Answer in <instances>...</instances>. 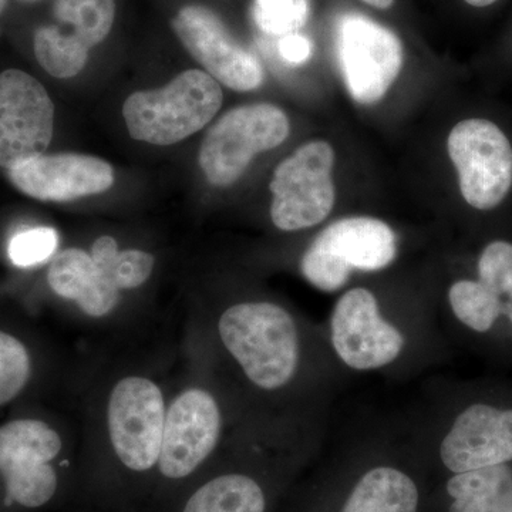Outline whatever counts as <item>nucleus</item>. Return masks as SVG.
Returning a JSON list of instances; mask_svg holds the SVG:
<instances>
[{"label":"nucleus","instance_id":"5701e85b","mask_svg":"<svg viewBox=\"0 0 512 512\" xmlns=\"http://www.w3.org/2000/svg\"><path fill=\"white\" fill-rule=\"evenodd\" d=\"M311 15L309 0H255L254 18L262 32L272 36L298 33Z\"/></svg>","mask_w":512,"mask_h":512},{"label":"nucleus","instance_id":"f03ea898","mask_svg":"<svg viewBox=\"0 0 512 512\" xmlns=\"http://www.w3.org/2000/svg\"><path fill=\"white\" fill-rule=\"evenodd\" d=\"M222 348L255 390L295 394L308 409H325L339 372L320 325L265 299L232 303L217 323Z\"/></svg>","mask_w":512,"mask_h":512},{"label":"nucleus","instance_id":"dca6fc26","mask_svg":"<svg viewBox=\"0 0 512 512\" xmlns=\"http://www.w3.org/2000/svg\"><path fill=\"white\" fill-rule=\"evenodd\" d=\"M8 174L20 192L40 201H73L101 194L114 184L113 167L84 154H42L13 165Z\"/></svg>","mask_w":512,"mask_h":512},{"label":"nucleus","instance_id":"b1692460","mask_svg":"<svg viewBox=\"0 0 512 512\" xmlns=\"http://www.w3.org/2000/svg\"><path fill=\"white\" fill-rule=\"evenodd\" d=\"M32 362L19 339L0 332V406L9 403L28 384Z\"/></svg>","mask_w":512,"mask_h":512},{"label":"nucleus","instance_id":"bb28decb","mask_svg":"<svg viewBox=\"0 0 512 512\" xmlns=\"http://www.w3.org/2000/svg\"><path fill=\"white\" fill-rule=\"evenodd\" d=\"M279 53L288 63L302 64L311 59L312 45L305 36L292 33V35L282 37L281 43H279Z\"/></svg>","mask_w":512,"mask_h":512},{"label":"nucleus","instance_id":"aec40b11","mask_svg":"<svg viewBox=\"0 0 512 512\" xmlns=\"http://www.w3.org/2000/svg\"><path fill=\"white\" fill-rule=\"evenodd\" d=\"M266 494L256 478L225 473L201 485L183 512H265Z\"/></svg>","mask_w":512,"mask_h":512},{"label":"nucleus","instance_id":"7ed1b4c3","mask_svg":"<svg viewBox=\"0 0 512 512\" xmlns=\"http://www.w3.org/2000/svg\"><path fill=\"white\" fill-rule=\"evenodd\" d=\"M410 434L448 476L512 463V382L443 384Z\"/></svg>","mask_w":512,"mask_h":512},{"label":"nucleus","instance_id":"f257e3e1","mask_svg":"<svg viewBox=\"0 0 512 512\" xmlns=\"http://www.w3.org/2000/svg\"><path fill=\"white\" fill-rule=\"evenodd\" d=\"M320 329L342 375L403 379L450 355V339L434 305L394 302L366 285L340 293Z\"/></svg>","mask_w":512,"mask_h":512},{"label":"nucleus","instance_id":"6e6552de","mask_svg":"<svg viewBox=\"0 0 512 512\" xmlns=\"http://www.w3.org/2000/svg\"><path fill=\"white\" fill-rule=\"evenodd\" d=\"M333 164V147L316 140L303 144L276 167L269 188L271 220L279 231H305L329 217L336 200Z\"/></svg>","mask_w":512,"mask_h":512},{"label":"nucleus","instance_id":"20e7f679","mask_svg":"<svg viewBox=\"0 0 512 512\" xmlns=\"http://www.w3.org/2000/svg\"><path fill=\"white\" fill-rule=\"evenodd\" d=\"M448 339L495 362L512 363V241L491 239L473 276H458L441 301Z\"/></svg>","mask_w":512,"mask_h":512},{"label":"nucleus","instance_id":"f3484780","mask_svg":"<svg viewBox=\"0 0 512 512\" xmlns=\"http://www.w3.org/2000/svg\"><path fill=\"white\" fill-rule=\"evenodd\" d=\"M47 281L56 295L76 302L92 318L109 315L120 301V289L111 275L83 249L60 252L50 265Z\"/></svg>","mask_w":512,"mask_h":512},{"label":"nucleus","instance_id":"c85d7f7f","mask_svg":"<svg viewBox=\"0 0 512 512\" xmlns=\"http://www.w3.org/2000/svg\"><path fill=\"white\" fill-rule=\"evenodd\" d=\"M367 5L373 6L377 9H389L392 8L394 0H363Z\"/></svg>","mask_w":512,"mask_h":512},{"label":"nucleus","instance_id":"cd10ccee","mask_svg":"<svg viewBox=\"0 0 512 512\" xmlns=\"http://www.w3.org/2000/svg\"><path fill=\"white\" fill-rule=\"evenodd\" d=\"M119 245H117L116 239L111 237H100L94 242L92 247V258L94 264L103 269L104 272L111 275V269H113L114 262H116L117 256H119ZM113 278V276H111Z\"/></svg>","mask_w":512,"mask_h":512},{"label":"nucleus","instance_id":"7c9ffc66","mask_svg":"<svg viewBox=\"0 0 512 512\" xmlns=\"http://www.w3.org/2000/svg\"><path fill=\"white\" fill-rule=\"evenodd\" d=\"M6 3H8V0H0V15H2L3 10H5Z\"/></svg>","mask_w":512,"mask_h":512},{"label":"nucleus","instance_id":"c756f323","mask_svg":"<svg viewBox=\"0 0 512 512\" xmlns=\"http://www.w3.org/2000/svg\"><path fill=\"white\" fill-rule=\"evenodd\" d=\"M468 5L476 6V8H484V6L493 5L497 0H464Z\"/></svg>","mask_w":512,"mask_h":512},{"label":"nucleus","instance_id":"2eb2a0df","mask_svg":"<svg viewBox=\"0 0 512 512\" xmlns=\"http://www.w3.org/2000/svg\"><path fill=\"white\" fill-rule=\"evenodd\" d=\"M171 26L188 53L217 82L235 92H252L264 83L262 64L235 40L212 10L184 6L171 20Z\"/></svg>","mask_w":512,"mask_h":512},{"label":"nucleus","instance_id":"a211bd4d","mask_svg":"<svg viewBox=\"0 0 512 512\" xmlns=\"http://www.w3.org/2000/svg\"><path fill=\"white\" fill-rule=\"evenodd\" d=\"M416 478L392 461L363 468L343 498L338 512H420Z\"/></svg>","mask_w":512,"mask_h":512},{"label":"nucleus","instance_id":"2f4dec72","mask_svg":"<svg viewBox=\"0 0 512 512\" xmlns=\"http://www.w3.org/2000/svg\"><path fill=\"white\" fill-rule=\"evenodd\" d=\"M25 2H37V0H25Z\"/></svg>","mask_w":512,"mask_h":512},{"label":"nucleus","instance_id":"0eeeda50","mask_svg":"<svg viewBox=\"0 0 512 512\" xmlns=\"http://www.w3.org/2000/svg\"><path fill=\"white\" fill-rule=\"evenodd\" d=\"M285 111L274 104H249L229 110L208 130L200 150V167L215 187L237 183L255 156L274 150L288 138Z\"/></svg>","mask_w":512,"mask_h":512},{"label":"nucleus","instance_id":"1a4fd4ad","mask_svg":"<svg viewBox=\"0 0 512 512\" xmlns=\"http://www.w3.org/2000/svg\"><path fill=\"white\" fill-rule=\"evenodd\" d=\"M461 195L470 207L491 211L512 187V147L497 124L471 119L456 124L447 140Z\"/></svg>","mask_w":512,"mask_h":512},{"label":"nucleus","instance_id":"4468645a","mask_svg":"<svg viewBox=\"0 0 512 512\" xmlns=\"http://www.w3.org/2000/svg\"><path fill=\"white\" fill-rule=\"evenodd\" d=\"M224 413L217 397L205 389L185 390L165 416L158 467L164 477L191 476L220 444Z\"/></svg>","mask_w":512,"mask_h":512},{"label":"nucleus","instance_id":"39448f33","mask_svg":"<svg viewBox=\"0 0 512 512\" xmlns=\"http://www.w3.org/2000/svg\"><path fill=\"white\" fill-rule=\"evenodd\" d=\"M400 238L387 222L346 217L330 222L309 242L299 271L323 293L346 291L356 275L379 274L397 261Z\"/></svg>","mask_w":512,"mask_h":512},{"label":"nucleus","instance_id":"393cba45","mask_svg":"<svg viewBox=\"0 0 512 512\" xmlns=\"http://www.w3.org/2000/svg\"><path fill=\"white\" fill-rule=\"evenodd\" d=\"M59 245L56 229L36 227L23 229L10 239L8 254L10 261L20 268L43 264Z\"/></svg>","mask_w":512,"mask_h":512},{"label":"nucleus","instance_id":"9d476101","mask_svg":"<svg viewBox=\"0 0 512 512\" xmlns=\"http://www.w3.org/2000/svg\"><path fill=\"white\" fill-rule=\"evenodd\" d=\"M165 416L163 392L153 380L128 376L114 386L107 424L114 453L128 470L144 473L158 464Z\"/></svg>","mask_w":512,"mask_h":512},{"label":"nucleus","instance_id":"a878e982","mask_svg":"<svg viewBox=\"0 0 512 512\" xmlns=\"http://www.w3.org/2000/svg\"><path fill=\"white\" fill-rule=\"evenodd\" d=\"M156 259L148 252L140 249H127L120 251L111 269L114 284L120 291L126 289H136L138 286L146 284L148 278L153 274Z\"/></svg>","mask_w":512,"mask_h":512},{"label":"nucleus","instance_id":"f8f14e48","mask_svg":"<svg viewBox=\"0 0 512 512\" xmlns=\"http://www.w3.org/2000/svg\"><path fill=\"white\" fill-rule=\"evenodd\" d=\"M59 433L40 420H15L0 427V474L9 503L39 508L57 490L50 461L62 451Z\"/></svg>","mask_w":512,"mask_h":512},{"label":"nucleus","instance_id":"423d86ee","mask_svg":"<svg viewBox=\"0 0 512 512\" xmlns=\"http://www.w3.org/2000/svg\"><path fill=\"white\" fill-rule=\"evenodd\" d=\"M220 84L201 70H187L151 92L131 94L123 106L128 133L153 146H173L207 126L220 111Z\"/></svg>","mask_w":512,"mask_h":512},{"label":"nucleus","instance_id":"9b49d317","mask_svg":"<svg viewBox=\"0 0 512 512\" xmlns=\"http://www.w3.org/2000/svg\"><path fill=\"white\" fill-rule=\"evenodd\" d=\"M340 72L350 97L379 103L402 72L403 45L392 30L367 16L348 13L339 22Z\"/></svg>","mask_w":512,"mask_h":512},{"label":"nucleus","instance_id":"412c9836","mask_svg":"<svg viewBox=\"0 0 512 512\" xmlns=\"http://www.w3.org/2000/svg\"><path fill=\"white\" fill-rule=\"evenodd\" d=\"M55 16L60 25L72 28V32L64 33L76 37L90 50L109 36L116 3L114 0H55Z\"/></svg>","mask_w":512,"mask_h":512},{"label":"nucleus","instance_id":"6ab92c4d","mask_svg":"<svg viewBox=\"0 0 512 512\" xmlns=\"http://www.w3.org/2000/svg\"><path fill=\"white\" fill-rule=\"evenodd\" d=\"M446 512H512V463L448 476Z\"/></svg>","mask_w":512,"mask_h":512},{"label":"nucleus","instance_id":"4be33fe9","mask_svg":"<svg viewBox=\"0 0 512 512\" xmlns=\"http://www.w3.org/2000/svg\"><path fill=\"white\" fill-rule=\"evenodd\" d=\"M33 47L37 62L57 79L77 76L89 59L90 50L59 26H43L37 30Z\"/></svg>","mask_w":512,"mask_h":512},{"label":"nucleus","instance_id":"ddd939ff","mask_svg":"<svg viewBox=\"0 0 512 512\" xmlns=\"http://www.w3.org/2000/svg\"><path fill=\"white\" fill-rule=\"evenodd\" d=\"M55 128V106L35 77L22 70L0 74V167L45 154Z\"/></svg>","mask_w":512,"mask_h":512}]
</instances>
